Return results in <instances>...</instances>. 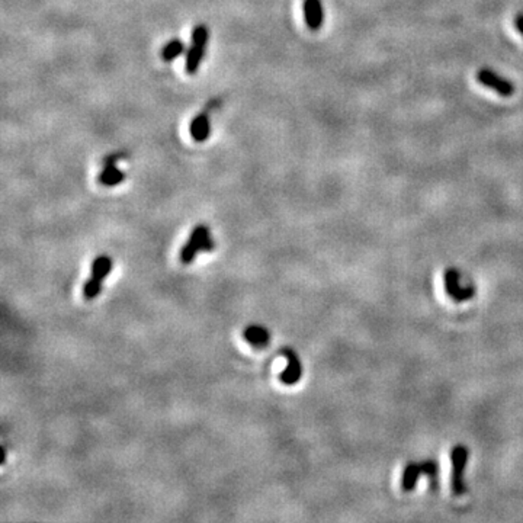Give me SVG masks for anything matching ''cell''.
I'll return each instance as SVG.
<instances>
[{"label":"cell","mask_w":523,"mask_h":523,"mask_svg":"<svg viewBox=\"0 0 523 523\" xmlns=\"http://www.w3.org/2000/svg\"><path fill=\"white\" fill-rule=\"evenodd\" d=\"M214 249V240L211 237L210 229L204 224H199L194 229L188 242L181 250L182 263H191L199 251H210Z\"/></svg>","instance_id":"cell-1"},{"label":"cell","mask_w":523,"mask_h":523,"mask_svg":"<svg viewBox=\"0 0 523 523\" xmlns=\"http://www.w3.org/2000/svg\"><path fill=\"white\" fill-rule=\"evenodd\" d=\"M189 133H191V137L197 142H204L211 134V121H210V114L208 109L202 110L201 114H198L194 121L191 122V128H189Z\"/></svg>","instance_id":"cell-10"},{"label":"cell","mask_w":523,"mask_h":523,"mask_svg":"<svg viewBox=\"0 0 523 523\" xmlns=\"http://www.w3.org/2000/svg\"><path fill=\"white\" fill-rule=\"evenodd\" d=\"M113 271V260L109 256L101 255L92 263V274L83 287V295L86 299L97 298L102 290L103 279Z\"/></svg>","instance_id":"cell-3"},{"label":"cell","mask_w":523,"mask_h":523,"mask_svg":"<svg viewBox=\"0 0 523 523\" xmlns=\"http://www.w3.org/2000/svg\"><path fill=\"white\" fill-rule=\"evenodd\" d=\"M422 474H426L427 477L433 481V484H436L435 483L438 477L436 461H433V459H427V461H423V463H408L403 471V479H401L403 490L404 491L413 490Z\"/></svg>","instance_id":"cell-4"},{"label":"cell","mask_w":523,"mask_h":523,"mask_svg":"<svg viewBox=\"0 0 523 523\" xmlns=\"http://www.w3.org/2000/svg\"><path fill=\"white\" fill-rule=\"evenodd\" d=\"M468 448L463 445H456L451 451V461H452V491L454 495L461 496L467 493V484L464 481V471L468 463Z\"/></svg>","instance_id":"cell-5"},{"label":"cell","mask_w":523,"mask_h":523,"mask_svg":"<svg viewBox=\"0 0 523 523\" xmlns=\"http://www.w3.org/2000/svg\"><path fill=\"white\" fill-rule=\"evenodd\" d=\"M243 336H244V339H246L253 347H258V349L265 347L266 344H269V340H271V335H269V331H267L265 327H262V326H256V324L249 326V327L243 331Z\"/></svg>","instance_id":"cell-11"},{"label":"cell","mask_w":523,"mask_h":523,"mask_svg":"<svg viewBox=\"0 0 523 523\" xmlns=\"http://www.w3.org/2000/svg\"><path fill=\"white\" fill-rule=\"evenodd\" d=\"M515 25H516V28H517L519 33L523 35V13L517 15L516 19H515Z\"/></svg>","instance_id":"cell-14"},{"label":"cell","mask_w":523,"mask_h":523,"mask_svg":"<svg viewBox=\"0 0 523 523\" xmlns=\"http://www.w3.org/2000/svg\"><path fill=\"white\" fill-rule=\"evenodd\" d=\"M208 37H210L208 28L205 25H197L194 28L191 47H189V50L186 53V60H185V70L188 74L198 73L204 54H205V47H207V42H208Z\"/></svg>","instance_id":"cell-2"},{"label":"cell","mask_w":523,"mask_h":523,"mask_svg":"<svg viewBox=\"0 0 523 523\" xmlns=\"http://www.w3.org/2000/svg\"><path fill=\"white\" fill-rule=\"evenodd\" d=\"M461 274L456 269H448L445 272V288L454 299L467 301L472 298L475 290L471 283H461Z\"/></svg>","instance_id":"cell-7"},{"label":"cell","mask_w":523,"mask_h":523,"mask_svg":"<svg viewBox=\"0 0 523 523\" xmlns=\"http://www.w3.org/2000/svg\"><path fill=\"white\" fill-rule=\"evenodd\" d=\"M304 18L306 24L311 31H319L323 25L324 13L322 0H304Z\"/></svg>","instance_id":"cell-9"},{"label":"cell","mask_w":523,"mask_h":523,"mask_svg":"<svg viewBox=\"0 0 523 523\" xmlns=\"http://www.w3.org/2000/svg\"><path fill=\"white\" fill-rule=\"evenodd\" d=\"M125 179V174L115 165H103L102 172L99 173V183L105 186H115Z\"/></svg>","instance_id":"cell-12"},{"label":"cell","mask_w":523,"mask_h":523,"mask_svg":"<svg viewBox=\"0 0 523 523\" xmlns=\"http://www.w3.org/2000/svg\"><path fill=\"white\" fill-rule=\"evenodd\" d=\"M477 81L483 86L496 90L500 94V97L507 98V97H512V94L515 93L513 83L510 81H507V78H504L503 76L497 74L495 70H491V69L483 67L481 70H479Z\"/></svg>","instance_id":"cell-6"},{"label":"cell","mask_w":523,"mask_h":523,"mask_svg":"<svg viewBox=\"0 0 523 523\" xmlns=\"http://www.w3.org/2000/svg\"><path fill=\"white\" fill-rule=\"evenodd\" d=\"M283 355L287 356L288 363H287V368H285L283 372L281 374V381L285 385H294L299 381L301 375H303V365H301V360L292 349L285 347Z\"/></svg>","instance_id":"cell-8"},{"label":"cell","mask_w":523,"mask_h":523,"mask_svg":"<svg viewBox=\"0 0 523 523\" xmlns=\"http://www.w3.org/2000/svg\"><path fill=\"white\" fill-rule=\"evenodd\" d=\"M185 51V44L183 41L174 38L172 41H169L162 50V60L166 61V63H170L173 60H176L182 53Z\"/></svg>","instance_id":"cell-13"}]
</instances>
